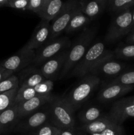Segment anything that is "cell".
Here are the masks:
<instances>
[{
	"label": "cell",
	"instance_id": "6da1fadb",
	"mask_svg": "<svg viewBox=\"0 0 134 135\" xmlns=\"http://www.w3.org/2000/svg\"><path fill=\"white\" fill-rule=\"evenodd\" d=\"M97 33V28H85L69 49L68 56L59 79L66 77L77 65L89 50L92 41Z\"/></svg>",
	"mask_w": 134,
	"mask_h": 135
},
{
	"label": "cell",
	"instance_id": "7a4b0ae2",
	"mask_svg": "<svg viewBox=\"0 0 134 135\" xmlns=\"http://www.w3.org/2000/svg\"><path fill=\"white\" fill-rule=\"evenodd\" d=\"M49 121L61 130L75 129L74 110L64 97H55L48 104Z\"/></svg>",
	"mask_w": 134,
	"mask_h": 135
},
{
	"label": "cell",
	"instance_id": "3957f363",
	"mask_svg": "<svg viewBox=\"0 0 134 135\" xmlns=\"http://www.w3.org/2000/svg\"><path fill=\"white\" fill-rule=\"evenodd\" d=\"M100 81L99 76L88 74L81 77L78 84L63 97L76 112L88 100L100 84Z\"/></svg>",
	"mask_w": 134,
	"mask_h": 135
},
{
	"label": "cell",
	"instance_id": "277c9868",
	"mask_svg": "<svg viewBox=\"0 0 134 135\" xmlns=\"http://www.w3.org/2000/svg\"><path fill=\"white\" fill-rule=\"evenodd\" d=\"M112 51L106 50L105 43L98 41L89 47L82 59L69 74V76L81 78L90 73L91 70Z\"/></svg>",
	"mask_w": 134,
	"mask_h": 135
},
{
	"label": "cell",
	"instance_id": "5b68a950",
	"mask_svg": "<svg viewBox=\"0 0 134 135\" xmlns=\"http://www.w3.org/2000/svg\"><path fill=\"white\" fill-rule=\"evenodd\" d=\"M131 9L115 15L105 36V42L114 43L130 34L132 25Z\"/></svg>",
	"mask_w": 134,
	"mask_h": 135
},
{
	"label": "cell",
	"instance_id": "8992f818",
	"mask_svg": "<svg viewBox=\"0 0 134 135\" xmlns=\"http://www.w3.org/2000/svg\"><path fill=\"white\" fill-rule=\"evenodd\" d=\"M80 1L69 0L64 1L63 9L59 15L52 21L51 25V36L49 41L56 39L64 32L72 17L80 7Z\"/></svg>",
	"mask_w": 134,
	"mask_h": 135
},
{
	"label": "cell",
	"instance_id": "52a82bcc",
	"mask_svg": "<svg viewBox=\"0 0 134 135\" xmlns=\"http://www.w3.org/2000/svg\"><path fill=\"white\" fill-rule=\"evenodd\" d=\"M72 42L67 36L59 37L56 39L47 42L35 51L34 64L43 65L59 53L70 48Z\"/></svg>",
	"mask_w": 134,
	"mask_h": 135
},
{
	"label": "cell",
	"instance_id": "ba28073f",
	"mask_svg": "<svg viewBox=\"0 0 134 135\" xmlns=\"http://www.w3.org/2000/svg\"><path fill=\"white\" fill-rule=\"evenodd\" d=\"M35 57V50H28L23 46L15 54L0 62V65L14 74L34 63Z\"/></svg>",
	"mask_w": 134,
	"mask_h": 135
},
{
	"label": "cell",
	"instance_id": "9c48e42d",
	"mask_svg": "<svg viewBox=\"0 0 134 135\" xmlns=\"http://www.w3.org/2000/svg\"><path fill=\"white\" fill-rule=\"evenodd\" d=\"M49 112L48 107L45 109H40L20 121L14 128L15 133H32L41 126L49 122Z\"/></svg>",
	"mask_w": 134,
	"mask_h": 135
},
{
	"label": "cell",
	"instance_id": "30bf717a",
	"mask_svg": "<svg viewBox=\"0 0 134 135\" xmlns=\"http://www.w3.org/2000/svg\"><path fill=\"white\" fill-rule=\"evenodd\" d=\"M69 49L59 53L42 65V67L39 69L42 74L46 79L53 80L57 76L59 79L66 60Z\"/></svg>",
	"mask_w": 134,
	"mask_h": 135
},
{
	"label": "cell",
	"instance_id": "8fae6325",
	"mask_svg": "<svg viewBox=\"0 0 134 135\" xmlns=\"http://www.w3.org/2000/svg\"><path fill=\"white\" fill-rule=\"evenodd\" d=\"M114 52L109 54L91 70L89 74L97 76L99 75L106 76H118L124 68V65L122 63L114 61Z\"/></svg>",
	"mask_w": 134,
	"mask_h": 135
},
{
	"label": "cell",
	"instance_id": "7c38bea8",
	"mask_svg": "<svg viewBox=\"0 0 134 135\" xmlns=\"http://www.w3.org/2000/svg\"><path fill=\"white\" fill-rule=\"evenodd\" d=\"M52 94L45 96H37L28 101L18 104V117L21 121L30 115L42 109L43 106L48 105L53 98Z\"/></svg>",
	"mask_w": 134,
	"mask_h": 135
},
{
	"label": "cell",
	"instance_id": "4fadbf2b",
	"mask_svg": "<svg viewBox=\"0 0 134 135\" xmlns=\"http://www.w3.org/2000/svg\"><path fill=\"white\" fill-rule=\"evenodd\" d=\"M50 36L51 24L45 20H41L35 26L30 40L24 46L28 50H37L48 42Z\"/></svg>",
	"mask_w": 134,
	"mask_h": 135
},
{
	"label": "cell",
	"instance_id": "5bb4252c",
	"mask_svg": "<svg viewBox=\"0 0 134 135\" xmlns=\"http://www.w3.org/2000/svg\"><path fill=\"white\" fill-rule=\"evenodd\" d=\"M107 116L114 123L122 125L128 118L134 117V105L120 99L114 102Z\"/></svg>",
	"mask_w": 134,
	"mask_h": 135
},
{
	"label": "cell",
	"instance_id": "9a60e30c",
	"mask_svg": "<svg viewBox=\"0 0 134 135\" xmlns=\"http://www.w3.org/2000/svg\"><path fill=\"white\" fill-rule=\"evenodd\" d=\"M19 88L34 87L46 80L40 71L34 66H29L18 72V76Z\"/></svg>",
	"mask_w": 134,
	"mask_h": 135
},
{
	"label": "cell",
	"instance_id": "2e32d148",
	"mask_svg": "<svg viewBox=\"0 0 134 135\" xmlns=\"http://www.w3.org/2000/svg\"><path fill=\"white\" fill-rule=\"evenodd\" d=\"M133 88V86H126L110 83L101 89L98 94L97 98L101 102H109L128 93L132 90Z\"/></svg>",
	"mask_w": 134,
	"mask_h": 135
},
{
	"label": "cell",
	"instance_id": "e0dca14e",
	"mask_svg": "<svg viewBox=\"0 0 134 135\" xmlns=\"http://www.w3.org/2000/svg\"><path fill=\"white\" fill-rule=\"evenodd\" d=\"M18 104L13 105L0 113V134H5L14 131L18 123Z\"/></svg>",
	"mask_w": 134,
	"mask_h": 135
},
{
	"label": "cell",
	"instance_id": "ac0fdd59",
	"mask_svg": "<svg viewBox=\"0 0 134 135\" xmlns=\"http://www.w3.org/2000/svg\"><path fill=\"white\" fill-rule=\"evenodd\" d=\"M108 0H92L80 1L81 11L91 20L98 18L106 9Z\"/></svg>",
	"mask_w": 134,
	"mask_h": 135
},
{
	"label": "cell",
	"instance_id": "d6986e66",
	"mask_svg": "<svg viewBox=\"0 0 134 135\" xmlns=\"http://www.w3.org/2000/svg\"><path fill=\"white\" fill-rule=\"evenodd\" d=\"M116 124L117 123L112 121L107 115L102 116L93 122L86 125H82L79 130L90 134H101L106 129Z\"/></svg>",
	"mask_w": 134,
	"mask_h": 135
},
{
	"label": "cell",
	"instance_id": "ffe728a7",
	"mask_svg": "<svg viewBox=\"0 0 134 135\" xmlns=\"http://www.w3.org/2000/svg\"><path fill=\"white\" fill-rule=\"evenodd\" d=\"M64 1L61 0H48L42 11L38 15L41 20L50 22L53 21L63 9Z\"/></svg>",
	"mask_w": 134,
	"mask_h": 135
},
{
	"label": "cell",
	"instance_id": "44dd1931",
	"mask_svg": "<svg viewBox=\"0 0 134 135\" xmlns=\"http://www.w3.org/2000/svg\"><path fill=\"white\" fill-rule=\"evenodd\" d=\"M91 22V21L81 11L80 5V7L74 13L64 32L67 34H70L81 29L84 30Z\"/></svg>",
	"mask_w": 134,
	"mask_h": 135
},
{
	"label": "cell",
	"instance_id": "7402d4cb",
	"mask_svg": "<svg viewBox=\"0 0 134 135\" xmlns=\"http://www.w3.org/2000/svg\"><path fill=\"white\" fill-rule=\"evenodd\" d=\"M134 7V0H108L106 10L115 15Z\"/></svg>",
	"mask_w": 134,
	"mask_h": 135
},
{
	"label": "cell",
	"instance_id": "603a6c76",
	"mask_svg": "<svg viewBox=\"0 0 134 135\" xmlns=\"http://www.w3.org/2000/svg\"><path fill=\"white\" fill-rule=\"evenodd\" d=\"M101 110L99 108L92 106L81 111L78 115V118L82 125H86L96 121L101 117Z\"/></svg>",
	"mask_w": 134,
	"mask_h": 135
},
{
	"label": "cell",
	"instance_id": "cb8c5ba5",
	"mask_svg": "<svg viewBox=\"0 0 134 135\" xmlns=\"http://www.w3.org/2000/svg\"><path fill=\"white\" fill-rule=\"evenodd\" d=\"M19 87L0 94V113L14 104Z\"/></svg>",
	"mask_w": 134,
	"mask_h": 135
},
{
	"label": "cell",
	"instance_id": "d4e9b609",
	"mask_svg": "<svg viewBox=\"0 0 134 135\" xmlns=\"http://www.w3.org/2000/svg\"><path fill=\"white\" fill-rule=\"evenodd\" d=\"M114 57L118 59H133L134 44H123L118 46L114 51Z\"/></svg>",
	"mask_w": 134,
	"mask_h": 135
},
{
	"label": "cell",
	"instance_id": "484cf974",
	"mask_svg": "<svg viewBox=\"0 0 134 135\" xmlns=\"http://www.w3.org/2000/svg\"><path fill=\"white\" fill-rule=\"evenodd\" d=\"M63 130L47 122L30 133L29 135H60Z\"/></svg>",
	"mask_w": 134,
	"mask_h": 135
},
{
	"label": "cell",
	"instance_id": "4316f807",
	"mask_svg": "<svg viewBox=\"0 0 134 135\" xmlns=\"http://www.w3.org/2000/svg\"><path fill=\"white\" fill-rule=\"evenodd\" d=\"M38 96L34 90V87L30 88H19L17 96H16L14 104H20L24 102L28 101L35 96Z\"/></svg>",
	"mask_w": 134,
	"mask_h": 135
},
{
	"label": "cell",
	"instance_id": "83f0119b",
	"mask_svg": "<svg viewBox=\"0 0 134 135\" xmlns=\"http://www.w3.org/2000/svg\"><path fill=\"white\" fill-rule=\"evenodd\" d=\"M19 87V82L17 76L13 75L7 79L0 82V94Z\"/></svg>",
	"mask_w": 134,
	"mask_h": 135
},
{
	"label": "cell",
	"instance_id": "f1b7e54d",
	"mask_svg": "<svg viewBox=\"0 0 134 135\" xmlns=\"http://www.w3.org/2000/svg\"><path fill=\"white\" fill-rule=\"evenodd\" d=\"M110 83L134 86V71L120 74L118 76L114 77Z\"/></svg>",
	"mask_w": 134,
	"mask_h": 135
},
{
	"label": "cell",
	"instance_id": "f546056e",
	"mask_svg": "<svg viewBox=\"0 0 134 135\" xmlns=\"http://www.w3.org/2000/svg\"><path fill=\"white\" fill-rule=\"evenodd\" d=\"M54 83L52 80H45L42 83L34 87L38 96H45L51 94V91L53 89Z\"/></svg>",
	"mask_w": 134,
	"mask_h": 135
},
{
	"label": "cell",
	"instance_id": "4dcf8cb0",
	"mask_svg": "<svg viewBox=\"0 0 134 135\" xmlns=\"http://www.w3.org/2000/svg\"><path fill=\"white\" fill-rule=\"evenodd\" d=\"M48 0H30L27 11H32L38 15L42 11Z\"/></svg>",
	"mask_w": 134,
	"mask_h": 135
},
{
	"label": "cell",
	"instance_id": "1f68e13d",
	"mask_svg": "<svg viewBox=\"0 0 134 135\" xmlns=\"http://www.w3.org/2000/svg\"><path fill=\"white\" fill-rule=\"evenodd\" d=\"M29 1L30 0H9L6 7L26 11H27Z\"/></svg>",
	"mask_w": 134,
	"mask_h": 135
},
{
	"label": "cell",
	"instance_id": "d6a6232c",
	"mask_svg": "<svg viewBox=\"0 0 134 135\" xmlns=\"http://www.w3.org/2000/svg\"><path fill=\"white\" fill-rule=\"evenodd\" d=\"M100 135H124V131L122 125L116 124L106 129Z\"/></svg>",
	"mask_w": 134,
	"mask_h": 135
},
{
	"label": "cell",
	"instance_id": "836d02e7",
	"mask_svg": "<svg viewBox=\"0 0 134 135\" xmlns=\"http://www.w3.org/2000/svg\"><path fill=\"white\" fill-rule=\"evenodd\" d=\"M13 75H14L13 73L3 68V67L0 65V82L3 81V80H5V79H7V78H9V76H11Z\"/></svg>",
	"mask_w": 134,
	"mask_h": 135
},
{
	"label": "cell",
	"instance_id": "e575fe53",
	"mask_svg": "<svg viewBox=\"0 0 134 135\" xmlns=\"http://www.w3.org/2000/svg\"><path fill=\"white\" fill-rule=\"evenodd\" d=\"M60 135H78V133L76 129H67V130L63 131Z\"/></svg>",
	"mask_w": 134,
	"mask_h": 135
},
{
	"label": "cell",
	"instance_id": "d590c367",
	"mask_svg": "<svg viewBox=\"0 0 134 135\" xmlns=\"http://www.w3.org/2000/svg\"><path fill=\"white\" fill-rule=\"evenodd\" d=\"M126 42L127 44H134V30L130 32V34L127 36Z\"/></svg>",
	"mask_w": 134,
	"mask_h": 135
},
{
	"label": "cell",
	"instance_id": "8d00e7d4",
	"mask_svg": "<svg viewBox=\"0 0 134 135\" xmlns=\"http://www.w3.org/2000/svg\"><path fill=\"white\" fill-rule=\"evenodd\" d=\"M131 21H132V25H131V31L134 30V7L131 9Z\"/></svg>",
	"mask_w": 134,
	"mask_h": 135
},
{
	"label": "cell",
	"instance_id": "74e56055",
	"mask_svg": "<svg viewBox=\"0 0 134 135\" xmlns=\"http://www.w3.org/2000/svg\"><path fill=\"white\" fill-rule=\"evenodd\" d=\"M123 99H124L126 102H127L128 103H130V104L134 105V96H130V97L125 98Z\"/></svg>",
	"mask_w": 134,
	"mask_h": 135
},
{
	"label": "cell",
	"instance_id": "f35d334b",
	"mask_svg": "<svg viewBox=\"0 0 134 135\" xmlns=\"http://www.w3.org/2000/svg\"><path fill=\"white\" fill-rule=\"evenodd\" d=\"M8 2H9V0H0V9L6 7Z\"/></svg>",
	"mask_w": 134,
	"mask_h": 135
},
{
	"label": "cell",
	"instance_id": "ab89813d",
	"mask_svg": "<svg viewBox=\"0 0 134 135\" xmlns=\"http://www.w3.org/2000/svg\"><path fill=\"white\" fill-rule=\"evenodd\" d=\"M91 135H100V134H91Z\"/></svg>",
	"mask_w": 134,
	"mask_h": 135
},
{
	"label": "cell",
	"instance_id": "60d3db41",
	"mask_svg": "<svg viewBox=\"0 0 134 135\" xmlns=\"http://www.w3.org/2000/svg\"><path fill=\"white\" fill-rule=\"evenodd\" d=\"M84 135H86V134H84Z\"/></svg>",
	"mask_w": 134,
	"mask_h": 135
}]
</instances>
